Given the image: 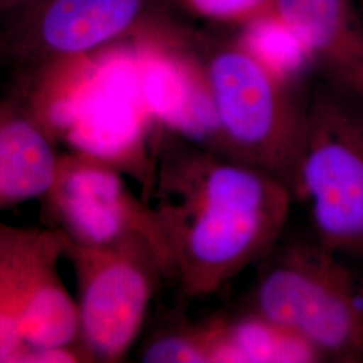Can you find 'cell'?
I'll use <instances>...</instances> for the list:
<instances>
[{"label": "cell", "instance_id": "cell-1", "mask_svg": "<svg viewBox=\"0 0 363 363\" xmlns=\"http://www.w3.org/2000/svg\"><path fill=\"white\" fill-rule=\"evenodd\" d=\"M159 218L186 295L208 296L267 259L292 208L289 187L272 175L187 142L167 175Z\"/></svg>", "mask_w": 363, "mask_h": 363}, {"label": "cell", "instance_id": "cell-2", "mask_svg": "<svg viewBox=\"0 0 363 363\" xmlns=\"http://www.w3.org/2000/svg\"><path fill=\"white\" fill-rule=\"evenodd\" d=\"M198 57L216 115V152L267 172L291 190L306 123L292 84L240 40L205 39Z\"/></svg>", "mask_w": 363, "mask_h": 363}, {"label": "cell", "instance_id": "cell-3", "mask_svg": "<svg viewBox=\"0 0 363 363\" xmlns=\"http://www.w3.org/2000/svg\"><path fill=\"white\" fill-rule=\"evenodd\" d=\"M343 88H318L306 105L291 193L319 247L363 259V100Z\"/></svg>", "mask_w": 363, "mask_h": 363}, {"label": "cell", "instance_id": "cell-4", "mask_svg": "<svg viewBox=\"0 0 363 363\" xmlns=\"http://www.w3.org/2000/svg\"><path fill=\"white\" fill-rule=\"evenodd\" d=\"M339 261L316 242L284 247L259 276L253 311L304 339L322 361H358L363 298Z\"/></svg>", "mask_w": 363, "mask_h": 363}, {"label": "cell", "instance_id": "cell-5", "mask_svg": "<svg viewBox=\"0 0 363 363\" xmlns=\"http://www.w3.org/2000/svg\"><path fill=\"white\" fill-rule=\"evenodd\" d=\"M52 116L86 154L109 160L133 155L151 117L142 97L136 55L120 52L104 58L73 97L52 108Z\"/></svg>", "mask_w": 363, "mask_h": 363}, {"label": "cell", "instance_id": "cell-6", "mask_svg": "<svg viewBox=\"0 0 363 363\" xmlns=\"http://www.w3.org/2000/svg\"><path fill=\"white\" fill-rule=\"evenodd\" d=\"M155 0H33L13 35L42 52L73 57L97 50L140 26Z\"/></svg>", "mask_w": 363, "mask_h": 363}, {"label": "cell", "instance_id": "cell-7", "mask_svg": "<svg viewBox=\"0 0 363 363\" xmlns=\"http://www.w3.org/2000/svg\"><path fill=\"white\" fill-rule=\"evenodd\" d=\"M136 60L150 116L186 142L216 152V115L199 57L148 46Z\"/></svg>", "mask_w": 363, "mask_h": 363}, {"label": "cell", "instance_id": "cell-8", "mask_svg": "<svg viewBox=\"0 0 363 363\" xmlns=\"http://www.w3.org/2000/svg\"><path fill=\"white\" fill-rule=\"evenodd\" d=\"M150 298V277L135 259L120 253L105 256L86 286L81 310L85 337L97 354L117 358L130 347Z\"/></svg>", "mask_w": 363, "mask_h": 363}, {"label": "cell", "instance_id": "cell-9", "mask_svg": "<svg viewBox=\"0 0 363 363\" xmlns=\"http://www.w3.org/2000/svg\"><path fill=\"white\" fill-rule=\"evenodd\" d=\"M301 42L312 65L346 84L363 65V25L357 0H272L271 11Z\"/></svg>", "mask_w": 363, "mask_h": 363}, {"label": "cell", "instance_id": "cell-10", "mask_svg": "<svg viewBox=\"0 0 363 363\" xmlns=\"http://www.w3.org/2000/svg\"><path fill=\"white\" fill-rule=\"evenodd\" d=\"M65 213L77 233L96 245L113 244L133 229H150L163 238L159 222L136 213L120 177L111 169L91 167L72 174L65 183Z\"/></svg>", "mask_w": 363, "mask_h": 363}, {"label": "cell", "instance_id": "cell-11", "mask_svg": "<svg viewBox=\"0 0 363 363\" xmlns=\"http://www.w3.org/2000/svg\"><path fill=\"white\" fill-rule=\"evenodd\" d=\"M211 363H312L320 357L296 334L249 312L208 320Z\"/></svg>", "mask_w": 363, "mask_h": 363}, {"label": "cell", "instance_id": "cell-12", "mask_svg": "<svg viewBox=\"0 0 363 363\" xmlns=\"http://www.w3.org/2000/svg\"><path fill=\"white\" fill-rule=\"evenodd\" d=\"M54 157L45 138L25 120L0 125V196L26 199L54 181Z\"/></svg>", "mask_w": 363, "mask_h": 363}, {"label": "cell", "instance_id": "cell-13", "mask_svg": "<svg viewBox=\"0 0 363 363\" xmlns=\"http://www.w3.org/2000/svg\"><path fill=\"white\" fill-rule=\"evenodd\" d=\"M240 40L276 74L294 84L312 65L298 37L271 13L244 26Z\"/></svg>", "mask_w": 363, "mask_h": 363}, {"label": "cell", "instance_id": "cell-14", "mask_svg": "<svg viewBox=\"0 0 363 363\" xmlns=\"http://www.w3.org/2000/svg\"><path fill=\"white\" fill-rule=\"evenodd\" d=\"M19 323L22 337L37 350L61 349L76 333L77 315L66 294L46 286L31 298Z\"/></svg>", "mask_w": 363, "mask_h": 363}, {"label": "cell", "instance_id": "cell-15", "mask_svg": "<svg viewBox=\"0 0 363 363\" xmlns=\"http://www.w3.org/2000/svg\"><path fill=\"white\" fill-rule=\"evenodd\" d=\"M144 362L211 363L208 323L155 340L147 347Z\"/></svg>", "mask_w": 363, "mask_h": 363}, {"label": "cell", "instance_id": "cell-16", "mask_svg": "<svg viewBox=\"0 0 363 363\" xmlns=\"http://www.w3.org/2000/svg\"><path fill=\"white\" fill-rule=\"evenodd\" d=\"M182 9L195 18L245 26L271 11L272 0H177Z\"/></svg>", "mask_w": 363, "mask_h": 363}, {"label": "cell", "instance_id": "cell-17", "mask_svg": "<svg viewBox=\"0 0 363 363\" xmlns=\"http://www.w3.org/2000/svg\"><path fill=\"white\" fill-rule=\"evenodd\" d=\"M22 339L19 319L0 313V362L10 361Z\"/></svg>", "mask_w": 363, "mask_h": 363}, {"label": "cell", "instance_id": "cell-18", "mask_svg": "<svg viewBox=\"0 0 363 363\" xmlns=\"http://www.w3.org/2000/svg\"><path fill=\"white\" fill-rule=\"evenodd\" d=\"M22 362H73V357L60 349H43L37 350L19 359Z\"/></svg>", "mask_w": 363, "mask_h": 363}, {"label": "cell", "instance_id": "cell-19", "mask_svg": "<svg viewBox=\"0 0 363 363\" xmlns=\"http://www.w3.org/2000/svg\"><path fill=\"white\" fill-rule=\"evenodd\" d=\"M343 85L355 91L363 100V65L359 66Z\"/></svg>", "mask_w": 363, "mask_h": 363}, {"label": "cell", "instance_id": "cell-20", "mask_svg": "<svg viewBox=\"0 0 363 363\" xmlns=\"http://www.w3.org/2000/svg\"><path fill=\"white\" fill-rule=\"evenodd\" d=\"M33 0H0V15L9 13L10 11H16L25 7Z\"/></svg>", "mask_w": 363, "mask_h": 363}, {"label": "cell", "instance_id": "cell-21", "mask_svg": "<svg viewBox=\"0 0 363 363\" xmlns=\"http://www.w3.org/2000/svg\"><path fill=\"white\" fill-rule=\"evenodd\" d=\"M359 3H361V4L363 6V0H359Z\"/></svg>", "mask_w": 363, "mask_h": 363}]
</instances>
